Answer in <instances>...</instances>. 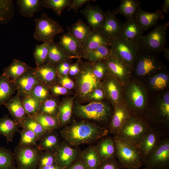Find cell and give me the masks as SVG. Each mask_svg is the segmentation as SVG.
Masks as SVG:
<instances>
[{
	"label": "cell",
	"mask_w": 169,
	"mask_h": 169,
	"mask_svg": "<svg viewBox=\"0 0 169 169\" xmlns=\"http://www.w3.org/2000/svg\"><path fill=\"white\" fill-rule=\"evenodd\" d=\"M151 169H169V139H161L157 147L143 162Z\"/></svg>",
	"instance_id": "obj_11"
},
{
	"label": "cell",
	"mask_w": 169,
	"mask_h": 169,
	"mask_svg": "<svg viewBox=\"0 0 169 169\" xmlns=\"http://www.w3.org/2000/svg\"><path fill=\"white\" fill-rule=\"evenodd\" d=\"M59 42L65 52L70 57H79L81 47L78 41L68 32L59 37Z\"/></svg>",
	"instance_id": "obj_25"
},
{
	"label": "cell",
	"mask_w": 169,
	"mask_h": 169,
	"mask_svg": "<svg viewBox=\"0 0 169 169\" xmlns=\"http://www.w3.org/2000/svg\"><path fill=\"white\" fill-rule=\"evenodd\" d=\"M15 160L14 153L9 150L0 147V169H17Z\"/></svg>",
	"instance_id": "obj_41"
},
{
	"label": "cell",
	"mask_w": 169,
	"mask_h": 169,
	"mask_svg": "<svg viewBox=\"0 0 169 169\" xmlns=\"http://www.w3.org/2000/svg\"><path fill=\"white\" fill-rule=\"evenodd\" d=\"M29 95L33 96L42 103L49 98V90L47 85L39 82Z\"/></svg>",
	"instance_id": "obj_49"
},
{
	"label": "cell",
	"mask_w": 169,
	"mask_h": 169,
	"mask_svg": "<svg viewBox=\"0 0 169 169\" xmlns=\"http://www.w3.org/2000/svg\"><path fill=\"white\" fill-rule=\"evenodd\" d=\"M163 69L162 63L155 54L138 47L136 56L132 70L140 76H144L157 73Z\"/></svg>",
	"instance_id": "obj_8"
},
{
	"label": "cell",
	"mask_w": 169,
	"mask_h": 169,
	"mask_svg": "<svg viewBox=\"0 0 169 169\" xmlns=\"http://www.w3.org/2000/svg\"><path fill=\"white\" fill-rule=\"evenodd\" d=\"M162 135L159 130L152 126L145 134L138 148L143 163L158 146Z\"/></svg>",
	"instance_id": "obj_14"
},
{
	"label": "cell",
	"mask_w": 169,
	"mask_h": 169,
	"mask_svg": "<svg viewBox=\"0 0 169 169\" xmlns=\"http://www.w3.org/2000/svg\"><path fill=\"white\" fill-rule=\"evenodd\" d=\"M143 33L134 17L126 19V20L123 23L120 36L137 44Z\"/></svg>",
	"instance_id": "obj_23"
},
{
	"label": "cell",
	"mask_w": 169,
	"mask_h": 169,
	"mask_svg": "<svg viewBox=\"0 0 169 169\" xmlns=\"http://www.w3.org/2000/svg\"><path fill=\"white\" fill-rule=\"evenodd\" d=\"M90 1L89 0H72L68 8V11L72 10L76 13L79 8L82 7L84 4Z\"/></svg>",
	"instance_id": "obj_55"
},
{
	"label": "cell",
	"mask_w": 169,
	"mask_h": 169,
	"mask_svg": "<svg viewBox=\"0 0 169 169\" xmlns=\"http://www.w3.org/2000/svg\"><path fill=\"white\" fill-rule=\"evenodd\" d=\"M124 93L125 105L131 112L137 114L145 110L146 95L145 90L140 84L136 82L129 83Z\"/></svg>",
	"instance_id": "obj_10"
},
{
	"label": "cell",
	"mask_w": 169,
	"mask_h": 169,
	"mask_svg": "<svg viewBox=\"0 0 169 169\" xmlns=\"http://www.w3.org/2000/svg\"><path fill=\"white\" fill-rule=\"evenodd\" d=\"M34 21L35 28L33 37L37 41L51 42L54 41L56 35L64 32L59 23L45 12L42 13L40 18H36Z\"/></svg>",
	"instance_id": "obj_6"
},
{
	"label": "cell",
	"mask_w": 169,
	"mask_h": 169,
	"mask_svg": "<svg viewBox=\"0 0 169 169\" xmlns=\"http://www.w3.org/2000/svg\"><path fill=\"white\" fill-rule=\"evenodd\" d=\"M66 169H88L81 159L73 163Z\"/></svg>",
	"instance_id": "obj_58"
},
{
	"label": "cell",
	"mask_w": 169,
	"mask_h": 169,
	"mask_svg": "<svg viewBox=\"0 0 169 169\" xmlns=\"http://www.w3.org/2000/svg\"><path fill=\"white\" fill-rule=\"evenodd\" d=\"M38 169H63L57 165H54L51 166H45Z\"/></svg>",
	"instance_id": "obj_61"
},
{
	"label": "cell",
	"mask_w": 169,
	"mask_h": 169,
	"mask_svg": "<svg viewBox=\"0 0 169 169\" xmlns=\"http://www.w3.org/2000/svg\"><path fill=\"white\" fill-rule=\"evenodd\" d=\"M71 64L69 59L55 65L58 75L60 76H68Z\"/></svg>",
	"instance_id": "obj_53"
},
{
	"label": "cell",
	"mask_w": 169,
	"mask_h": 169,
	"mask_svg": "<svg viewBox=\"0 0 169 169\" xmlns=\"http://www.w3.org/2000/svg\"><path fill=\"white\" fill-rule=\"evenodd\" d=\"M114 138L115 156L122 168L139 169L143 166L138 148L130 142L117 136Z\"/></svg>",
	"instance_id": "obj_3"
},
{
	"label": "cell",
	"mask_w": 169,
	"mask_h": 169,
	"mask_svg": "<svg viewBox=\"0 0 169 169\" xmlns=\"http://www.w3.org/2000/svg\"><path fill=\"white\" fill-rule=\"evenodd\" d=\"M102 83L104 93L114 106L122 103V84L109 74Z\"/></svg>",
	"instance_id": "obj_16"
},
{
	"label": "cell",
	"mask_w": 169,
	"mask_h": 169,
	"mask_svg": "<svg viewBox=\"0 0 169 169\" xmlns=\"http://www.w3.org/2000/svg\"><path fill=\"white\" fill-rule=\"evenodd\" d=\"M110 42L111 41L99 30H91L81 49L79 57L83 53L101 46L110 45Z\"/></svg>",
	"instance_id": "obj_26"
},
{
	"label": "cell",
	"mask_w": 169,
	"mask_h": 169,
	"mask_svg": "<svg viewBox=\"0 0 169 169\" xmlns=\"http://www.w3.org/2000/svg\"><path fill=\"white\" fill-rule=\"evenodd\" d=\"M67 28L68 32L78 41L82 49L91 30V28L83 20L79 19Z\"/></svg>",
	"instance_id": "obj_29"
},
{
	"label": "cell",
	"mask_w": 169,
	"mask_h": 169,
	"mask_svg": "<svg viewBox=\"0 0 169 169\" xmlns=\"http://www.w3.org/2000/svg\"><path fill=\"white\" fill-rule=\"evenodd\" d=\"M92 64L93 73L98 79L107 76L109 74L106 65L104 60L97 61L92 63Z\"/></svg>",
	"instance_id": "obj_51"
},
{
	"label": "cell",
	"mask_w": 169,
	"mask_h": 169,
	"mask_svg": "<svg viewBox=\"0 0 169 169\" xmlns=\"http://www.w3.org/2000/svg\"><path fill=\"white\" fill-rule=\"evenodd\" d=\"M51 92L55 96L64 95L68 92V90L61 85H53L50 88Z\"/></svg>",
	"instance_id": "obj_56"
},
{
	"label": "cell",
	"mask_w": 169,
	"mask_h": 169,
	"mask_svg": "<svg viewBox=\"0 0 169 169\" xmlns=\"http://www.w3.org/2000/svg\"><path fill=\"white\" fill-rule=\"evenodd\" d=\"M161 10H157L154 13L147 12L139 8L134 17L143 32L156 24L160 19L164 17Z\"/></svg>",
	"instance_id": "obj_22"
},
{
	"label": "cell",
	"mask_w": 169,
	"mask_h": 169,
	"mask_svg": "<svg viewBox=\"0 0 169 169\" xmlns=\"http://www.w3.org/2000/svg\"><path fill=\"white\" fill-rule=\"evenodd\" d=\"M58 82L61 86L68 89H71L74 87V83L68 76H60L58 75Z\"/></svg>",
	"instance_id": "obj_54"
},
{
	"label": "cell",
	"mask_w": 169,
	"mask_h": 169,
	"mask_svg": "<svg viewBox=\"0 0 169 169\" xmlns=\"http://www.w3.org/2000/svg\"><path fill=\"white\" fill-rule=\"evenodd\" d=\"M13 81L18 94L22 97L29 95L39 82L35 74L34 68L27 70Z\"/></svg>",
	"instance_id": "obj_20"
},
{
	"label": "cell",
	"mask_w": 169,
	"mask_h": 169,
	"mask_svg": "<svg viewBox=\"0 0 169 169\" xmlns=\"http://www.w3.org/2000/svg\"><path fill=\"white\" fill-rule=\"evenodd\" d=\"M104 93L103 90L99 88L95 90L90 95V99L99 101L103 99Z\"/></svg>",
	"instance_id": "obj_57"
},
{
	"label": "cell",
	"mask_w": 169,
	"mask_h": 169,
	"mask_svg": "<svg viewBox=\"0 0 169 169\" xmlns=\"http://www.w3.org/2000/svg\"><path fill=\"white\" fill-rule=\"evenodd\" d=\"M109 73L122 84L128 82L131 75L132 69L126 64L110 55L104 60Z\"/></svg>",
	"instance_id": "obj_15"
},
{
	"label": "cell",
	"mask_w": 169,
	"mask_h": 169,
	"mask_svg": "<svg viewBox=\"0 0 169 169\" xmlns=\"http://www.w3.org/2000/svg\"><path fill=\"white\" fill-rule=\"evenodd\" d=\"M169 81L168 76L161 70L154 75L150 80V84L153 89L156 90H163L167 86Z\"/></svg>",
	"instance_id": "obj_47"
},
{
	"label": "cell",
	"mask_w": 169,
	"mask_h": 169,
	"mask_svg": "<svg viewBox=\"0 0 169 169\" xmlns=\"http://www.w3.org/2000/svg\"><path fill=\"white\" fill-rule=\"evenodd\" d=\"M30 117L37 121L47 132L54 131L61 127L57 116L38 113Z\"/></svg>",
	"instance_id": "obj_40"
},
{
	"label": "cell",
	"mask_w": 169,
	"mask_h": 169,
	"mask_svg": "<svg viewBox=\"0 0 169 169\" xmlns=\"http://www.w3.org/2000/svg\"><path fill=\"white\" fill-rule=\"evenodd\" d=\"M14 120L18 126L27 115L20 96L17 94L11 97L5 104Z\"/></svg>",
	"instance_id": "obj_27"
},
{
	"label": "cell",
	"mask_w": 169,
	"mask_h": 169,
	"mask_svg": "<svg viewBox=\"0 0 169 169\" xmlns=\"http://www.w3.org/2000/svg\"><path fill=\"white\" fill-rule=\"evenodd\" d=\"M80 12L85 18L91 30H98L105 19V12L98 6L87 4Z\"/></svg>",
	"instance_id": "obj_21"
},
{
	"label": "cell",
	"mask_w": 169,
	"mask_h": 169,
	"mask_svg": "<svg viewBox=\"0 0 169 169\" xmlns=\"http://www.w3.org/2000/svg\"><path fill=\"white\" fill-rule=\"evenodd\" d=\"M39 141L38 147L41 151H54L60 142L58 134L54 131L47 132Z\"/></svg>",
	"instance_id": "obj_38"
},
{
	"label": "cell",
	"mask_w": 169,
	"mask_h": 169,
	"mask_svg": "<svg viewBox=\"0 0 169 169\" xmlns=\"http://www.w3.org/2000/svg\"><path fill=\"white\" fill-rule=\"evenodd\" d=\"M54 165H57L54 151H42L38 161V168Z\"/></svg>",
	"instance_id": "obj_50"
},
{
	"label": "cell",
	"mask_w": 169,
	"mask_h": 169,
	"mask_svg": "<svg viewBox=\"0 0 169 169\" xmlns=\"http://www.w3.org/2000/svg\"><path fill=\"white\" fill-rule=\"evenodd\" d=\"M141 3L138 0H122L119 7L114 10L116 14L124 16L126 19L134 17Z\"/></svg>",
	"instance_id": "obj_37"
},
{
	"label": "cell",
	"mask_w": 169,
	"mask_h": 169,
	"mask_svg": "<svg viewBox=\"0 0 169 169\" xmlns=\"http://www.w3.org/2000/svg\"><path fill=\"white\" fill-rule=\"evenodd\" d=\"M16 3L20 14L23 17H33L35 13L42 10L40 0H18Z\"/></svg>",
	"instance_id": "obj_32"
},
{
	"label": "cell",
	"mask_w": 169,
	"mask_h": 169,
	"mask_svg": "<svg viewBox=\"0 0 169 169\" xmlns=\"http://www.w3.org/2000/svg\"><path fill=\"white\" fill-rule=\"evenodd\" d=\"M22 101L27 116H31L38 113L41 103L38 100L28 95L23 97Z\"/></svg>",
	"instance_id": "obj_44"
},
{
	"label": "cell",
	"mask_w": 169,
	"mask_h": 169,
	"mask_svg": "<svg viewBox=\"0 0 169 169\" xmlns=\"http://www.w3.org/2000/svg\"><path fill=\"white\" fill-rule=\"evenodd\" d=\"M105 20L98 30L111 41L120 36L123 23L116 17L114 10L105 12Z\"/></svg>",
	"instance_id": "obj_17"
},
{
	"label": "cell",
	"mask_w": 169,
	"mask_h": 169,
	"mask_svg": "<svg viewBox=\"0 0 169 169\" xmlns=\"http://www.w3.org/2000/svg\"><path fill=\"white\" fill-rule=\"evenodd\" d=\"M145 119L132 112L116 135L138 148L145 134L151 127Z\"/></svg>",
	"instance_id": "obj_4"
},
{
	"label": "cell",
	"mask_w": 169,
	"mask_h": 169,
	"mask_svg": "<svg viewBox=\"0 0 169 169\" xmlns=\"http://www.w3.org/2000/svg\"><path fill=\"white\" fill-rule=\"evenodd\" d=\"M42 7L52 9L59 16H60L64 9L69 7L71 0H41Z\"/></svg>",
	"instance_id": "obj_42"
},
{
	"label": "cell",
	"mask_w": 169,
	"mask_h": 169,
	"mask_svg": "<svg viewBox=\"0 0 169 169\" xmlns=\"http://www.w3.org/2000/svg\"><path fill=\"white\" fill-rule=\"evenodd\" d=\"M108 133L106 127L86 121L74 122L60 131L64 141L72 146L94 142L106 136Z\"/></svg>",
	"instance_id": "obj_1"
},
{
	"label": "cell",
	"mask_w": 169,
	"mask_h": 169,
	"mask_svg": "<svg viewBox=\"0 0 169 169\" xmlns=\"http://www.w3.org/2000/svg\"><path fill=\"white\" fill-rule=\"evenodd\" d=\"M42 151L33 146H17L14 154L17 164V169H36L38 167Z\"/></svg>",
	"instance_id": "obj_12"
},
{
	"label": "cell",
	"mask_w": 169,
	"mask_h": 169,
	"mask_svg": "<svg viewBox=\"0 0 169 169\" xmlns=\"http://www.w3.org/2000/svg\"><path fill=\"white\" fill-rule=\"evenodd\" d=\"M18 125L7 115L0 118V135L5 137L8 142H12L15 133L18 131Z\"/></svg>",
	"instance_id": "obj_35"
},
{
	"label": "cell",
	"mask_w": 169,
	"mask_h": 169,
	"mask_svg": "<svg viewBox=\"0 0 169 169\" xmlns=\"http://www.w3.org/2000/svg\"><path fill=\"white\" fill-rule=\"evenodd\" d=\"M19 126L32 131L39 139L47 132L37 121L28 116L22 121Z\"/></svg>",
	"instance_id": "obj_46"
},
{
	"label": "cell",
	"mask_w": 169,
	"mask_h": 169,
	"mask_svg": "<svg viewBox=\"0 0 169 169\" xmlns=\"http://www.w3.org/2000/svg\"><path fill=\"white\" fill-rule=\"evenodd\" d=\"M76 76L79 95L84 99L89 98L93 91L100 85L99 79L93 73L92 63L89 62L80 64L79 71Z\"/></svg>",
	"instance_id": "obj_7"
},
{
	"label": "cell",
	"mask_w": 169,
	"mask_h": 169,
	"mask_svg": "<svg viewBox=\"0 0 169 169\" xmlns=\"http://www.w3.org/2000/svg\"><path fill=\"white\" fill-rule=\"evenodd\" d=\"M51 42H43L41 44L36 45L33 56L37 66L45 64L48 56Z\"/></svg>",
	"instance_id": "obj_45"
},
{
	"label": "cell",
	"mask_w": 169,
	"mask_h": 169,
	"mask_svg": "<svg viewBox=\"0 0 169 169\" xmlns=\"http://www.w3.org/2000/svg\"><path fill=\"white\" fill-rule=\"evenodd\" d=\"M162 51L164 52V55L166 58L168 59L169 55V49L165 47Z\"/></svg>",
	"instance_id": "obj_62"
},
{
	"label": "cell",
	"mask_w": 169,
	"mask_h": 169,
	"mask_svg": "<svg viewBox=\"0 0 169 169\" xmlns=\"http://www.w3.org/2000/svg\"><path fill=\"white\" fill-rule=\"evenodd\" d=\"M32 68L23 61L14 59L11 64L4 69L3 73L14 81L27 70Z\"/></svg>",
	"instance_id": "obj_31"
},
{
	"label": "cell",
	"mask_w": 169,
	"mask_h": 169,
	"mask_svg": "<svg viewBox=\"0 0 169 169\" xmlns=\"http://www.w3.org/2000/svg\"><path fill=\"white\" fill-rule=\"evenodd\" d=\"M80 70V64L78 63L71 64L70 66L69 74L71 76L77 75Z\"/></svg>",
	"instance_id": "obj_59"
},
{
	"label": "cell",
	"mask_w": 169,
	"mask_h": 169,
	"mask_svg": "<svg viewBox=\"0 0 169 169\" xmlns=\"http://www.w3.org/2000/svg\"><path fill=\"white\" fill-rule=\"evenodd\" d=\"M58 105L55 99L49 98L41 103L38 113L57 116Z\"/></svg>",
	"instance_id": "obj_48"
},
{
	"label": "cell",
	"mask_w": 169,
	"mask_h": 169,
	"mask_svg": "<svg viewBox=\"0 0 169 169\" xmlns=\"http://www.w3.org/2000/svg\"><path fill=\"white\" fill-rule=\"evenodd\" d=\"M16 90L13 81L3 73L0 76V106L5 105Z\"/></svg>",
	"instance_id": "obj_36"
},
{
	"label": "cell",
	"mask_w": 169,
	"mask_h": 169,
	"mask_svg": "<svg viewBox=\"0 0 169 169\" xmlns=\"http://www.w3.org/2000/svg\"><path fill=\"white\" fill-rule=\"evenodd\" d=\"M20 138L18 146H33L38 147L37 142L39 138L33 131L28 129L23 128L21 131H18Z\"/></svg>",
	"instance_id": "obj_43"
},
{
	"label": "cell",
	"mask_w": 169,
	"mask_h": 169,
	"mask_svg": "<svg viewBox=\"0 0 169 169\" xmlns=\"http://www.w3.org/2000/svg\"><path fill=\"white\" fill-rule=\"evenodd\" d=\"M95 147L101 162L115 156V147L114 138L104 137L100 139Z\"/></svg>",
	"instance_id": "obj_28"
},
{
	"label": "cell",
	"mask_w": 169,
	"mask_h": 169,
	"mask_svg": "<svg viewBox=\"0 0 169 169\" xmlns=\"http://www.w3.org/2000/svg\"><path fill=\"white\" fill-rule=\"evenodd\" d=\"M35 73L39 82L47 86L55 82L58 74L55 65L47 64L37 66Z\"/></svg>",
	"instance_id": "obj_24"
},
{
	"label": "cell",
	"mask_w": 169,
	"mask_h": 169,
	"mask_svg": "<svg viewBox=\"0 0 169 169\" xmlns=\"http://www.w3.org/2000/svg\"><path fill=\"white\" fill-rule=\"evenodd\" d=\"M161 11L165 13H168L169 11V0H164Z\"/></svg>",
	"instance_id": "obj_60"
},
{
	"label": "cell",
	"mask_w": 169,
	"mask_h": 169,
	"mask_svg": "<svg viewBox=\"0 0 169 169\" xmlns=\"http://www.w3.org/2000/svg\"><path fill=\"white\" fill-rule=\"evenodd\" d=\"M111 55L110 45L101 46L94 49L84 52L79 57L88 60L93 63L103 61Z\"/></svg>",
	"instance_id": "obj_34"
},
{
	"label": "cell",
	"mask_w": 169,
	"mask_h": 169,
	"mask_svg": "<svg viewBox=\"0 0 169 169\" xmlns=\"http://www.w3.org/2000/svg\"><path fill=\"white\" fill-rule=\"evenodd\" d=\"M114 109L110 122L107 127L109 133L117 135L121 128L130 117L131 112L123 103L114 106Z\"/></svg>",
	"instance_id": "obj_18"
},
{
	"label": "cell",
	"mask_w": 169,
	"mask_h": 169,
	"mask_svg": "<svg viewBox=\"0 0 169 169\" xmlns=\"http://www.w3.org/2000/svg\"><path fill=\"white\" fill-rule=\"evenodd\" d=\"M148 117L156 123L155 128L163 133L168 130L169 122V93H165L156 107L150 111Z\"/></svg>",
	"instance_id": "obj_13"
},
{
	"label": "cell",
	"mask_w": 169,
	"mask_h": 169,
	"mask_svg": "<svg viewBox=\"0 0 169 169\" xmlns=\"http://www.w3.org/2000/svg\"><path fill=\"white\" fill-rule=\"evenodd\" d=\"M115 157H112L101 162L98 169H122Z\"/></svg>",
	"instance_id": "obj_52"
},
{
	"label": "cell",
	"mask_w": 169,
	"mask_h": 169,
	"mask_svg": "<svg viewBox=\"0 0 169 169\" xmlns=\"http://www.w3.org/2000/svg\"><path fill=\"white\" fill-rule=\"evenodd\" d=\"M142 169H151L145 167V168H143Z\"/></svg>",
	"instance_id": "obj_63"
},
{
	"label": "cell",
	"mask_w": 169,
	"mask_h": 169,
	"mask_svg": "<svg viewBox=\"0 0 169 169\" xmlns=\"http://www.w3.org/2000/svg\"><path fill=\"white\" fill-rule=\"evenodd\" d=\"M73 110L74 113L78 117L94 121L106 128L114 111L108 104L98 101L91 102L86 105L76 104Z\"/></svg>",
	"instance_id": "obj_2"
},
{
	"label": "cell",
	"mask_w": 169,
	"mask_h": 169,
	"mask_svg": "<svg viewBox=\"0 0 169 169\" xmlns=\"http://www.w3.org/2000/svg\"><path fill=\"white\" fill-rule=\"evenodd\" d=\"M169 22L158 25L148 34L142 36L137 44L139 48L157 54L162 51L166 44V37Z\"/></svg>",
	"instance_id": "obj_5"
},
{
	"label": "cell",
	"mask_w": 169,
	"mask_h": 169,
	"mask_svg": "<svg viewBox=\"0 0 169 169\" xmlns=\"http://www.w3.org/2000/svg\"><path fill=\"white\" fill-rule=\"evenodd\" d=\"M74 98L64 100L59 105L57 116L61 127H63L69 121L72 113Z\"/></svg>",
	"instance_id": "obj_33"
},
{
	"label": "cell",
	"mask_w": 169,
	"mask_h": 169,
	"mask_svg": "<svg viewBox=\"0 0 169 169\" xmlns=\"http://www.w3.org/2000/svg\"><path fill=\"white\" fill-rule=\"evenodd\" d=\"M70 58L59 42H55L53 41L50 43L48 56L45 64L55 65Z\"/></svg>",
	"instance_id": "obj_30"
},
{
	"label": "cell",
	"mask_w": 169,
	"mask_h": 169,
	"mask_svg": "<svg viewBox=\"0 0 169 169\" xmlns=\"http://www.w3.org/2000/svg\"><path fill=\"white\" fill-rule=\"evenodd\" d=\"M57 165L66 169L75 161L78 155L77 149L71 147L65 141L60 142L54 151Z\"/></svg>",
	"instance_id": "obj_19"
},
{
	"label": "cell",
	"mask_w": 169,
	"mask_h": 169,
	"mask_svg": "<svg viewBox=\"0 0 169 169\" xmlns=\"http://www.w3.org/2000/svg\"><path fill=\"white\" fill-rule=\"evenodd\" d=\"M81 160L88 169H98L101 163L95 146H90L85 149L82 153Z\"/></svg>",
	"instance_id": "obj_39"
},
{
	"label": "cell",
	"mask_w": 169,
	"mask_h": 169,
	"mask_svg": "<svg viewBox=\"0 0 169 169\" xmlns=\"http://www.w3.org/2000/svg\"><path fill=\"white\" fill-rule=\"evenodd\" d=\"M110 48L111 55L132 69L138 49L137 44L119 36L111 40Z\"/></svg>",
	"instance_id": "obj_9"
}]
</instances>
